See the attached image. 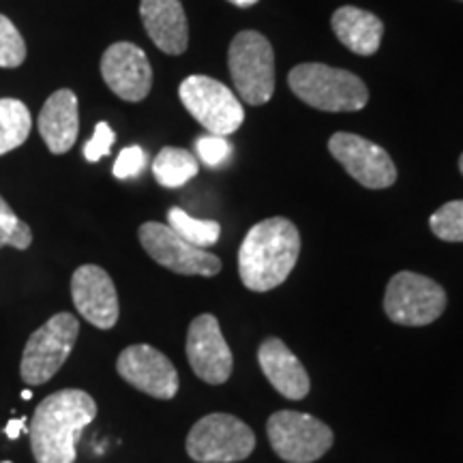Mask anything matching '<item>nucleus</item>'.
Instances as JSON below:
<instances>
[{
	"mask_svg": "<svg viewBox=\"0 0 463 463\" xmlns=\"http://www.w3.org/2000/svg\"><path fill=\"white\" fill-rule=\"evenodd\" d=\"M97 403L86 391L65 389L43 399L31 420V449L37 463H73L78 439L95 420Z\"/></svg>",
	"mask_w": 463,
	"mask_h": 463,
	"instance_id": "1",
	"label": "nucleus"
},
{
	"mask_svg": "<svg viewBox=\"0 0 463 463\" xmlns=\"http://www.w3.org/2000/svg\"><path fill=\"white\" fill-rule=\"evenodd\" d=\"M300 234L289 219L270 217L247 232L239 251V275L251 292H270L298 262Z\"/></svg>",
	"mask_w": 463,
	"mask_h": 463,
	"instance_id": "2",
	"label": "nucleus"
},
{
	"mask_svg": "<svg viewBox=\"0 0 463 463\" xmlns=\"http://www.w3.org/2000/svg\"><path fill=\"white\" fill-rule=\"evenodd\" d=\"M288 84L300 101L322 112H358L369 101L367 86L358 75L320 62L297 65Z\"/></svg>",
	"mask_w": 463,
	"mask_h": 463,
	"instance_id": "3",
	"label": "nucleus"
},
{
	"mask_svg": "<svg viewBox=\"0 0 463 463\" xmlns=\"http://www.w3.org/2000/svg\"><path fill=\"white\" fill-rule=\"evenodd\" d=\"M236 92L249 106H264L275 92V52L262 33L242 31L232 39L228 54Z\"/></svg>",
	"mask_w": 463,
	"mask_h": 463,
	"instance_id": "4",
	"label": "nucleus"
},
{
	"mask_svg": "<svg viewBox=\"0 0 463 463\" xmlns=\"http://www.w3.org/2000/svg\"><path fill=\"white\" fill-rule=\"evenodd\" d=\"M78 335L80 322L73 314L62 311V314L52 316L26 341L20 364L22 380L28 386H39L54 378L73 352Z\"/></svg>",
	"mask_w": 463,
	"mask_h": 463,
	"instance_id": "5",
	"label": "nucleus"
},
{
	"mask_svg": "<svg viewBox=\"0 0 463 463\" xmlns=\"http://www.w3.org/2000/svg\"><path fill=\"white\" fill-rule=\"evenodd\" d=\"M256 449V433L241 419L215 412L200 419L187 436V455L198 463H236Z\"/></svg>",
	"mask_w": 463,
	"mask_h": 463,
	"instance_id": "6",
	"label": "nucleus"
},
{
	"mask_svg": "<svg viewBox=\"0 0 463 463\" xmlns=\"http://www.w3.org/2000/svg\"><path fill=\"white\" fill-rule=\"evenodd\" d=\"M449 305L447 289L430 277L402 270L386 286L384 311L402 326H427L444 314Z\"/></svg>",
	"mask_w": 463,
	"mask_h": 463,
	"instance_id": "7",
	"label": "nucleus"
},
{
	"mask_svg": "<svg viewBox=\"0 0 463 463\" xmlns=\"http://www.w3.org/2000/svg\"><path fill=\"white\" fill-rule=\"evenodd\" d=\"M269 442L288 463H314L331 450L333 430L316 416L279 410L266 422Z\"/></svg>",
	"mask_w": 463,
	"mask_h": 463,
	"instance_id": "8",
	"label": "nucleus"
},
{
	"mask_svg": "<svg viewBox=\"0 0 463 463\" xmlns=\"http://www.w3.org/2000/svg\"><path fill=\"white\" fill-rule=\"evenodd\" d=\"M178 95L187 112L213 136H230L245 120V109L239 97L208 75L184 78Z\"/></svg>",
	"mask_w": 463,
	"mask_h": 463,
	"instance_id": "9",
	"label": "nucleus"
},
{
	"mask_svg": "<svg viewBox=\"0 0 463 463\" xmlns=\"http://www.w3.org/2000/svg\"><path fill=\"white\" fill-rule=\"evenodd\" d=\"M137 234H140V242L148 256L157 264L170 269L172 273L215 277L222 270V260L206 249L194 247L181 239L170 225L146 222L142 223Z\"/></svg>",
	"mask_w": 463,
	"mask_h": 463,
	"instance_id": "10",
	"label": "nucleus"
},
{
	"mask_svg": "<svg viewBox=\"0 0 463 463\" xmlns=\"http://www.w3.org/2000/svg\"><path fill=\"white\" fill-rule=\"evenodd\" d=\"M328 150L345 172L367 189H386L397 181V167L384 148L356 133L339 131L328 140Z\"/></svg>",
	"mask_w": 463,
	"mask_h": 463,
	"instance_id": "11",
	"label": "nucleus"
},
{
	"mask_svg": "<svg viewBox=\"0 0 463 463\" xmlns=\"http://www.w3.org/2000/svg\"><path fill=\"white\" fill-rule=\"evenodd\" d=\"M116 372L133 389L146 392L155 399H174L178 392V372L170 358L157 347L136 344L125 347L116 361Z\"/></svg>",
	"mask_w": 463,
	"mask_h": 463,
	"instance_id": "12",
	"label": "nucleus"
},
{
	"mask_svg": "<svg viewBox=\"0 0 463 463\" xmlns=\"http://www.w3.org/2000/svg\"><path fill=\"white\" fill-rule=\"evenodd\" d=\"M187 358L194 373L206 384L219 386L228 382L234 361L215 316L202 314L189 324Z\"/></svg>",
	"mask_w": 463,
	"mask_h": 463,
	"instance_id": "13",
	"label": "nucleus"
},
{
	"mask_svg": "<svg viewBox=\"0 0 463 463\" xmlns=\"http://www.w3.org/2000/svg\"><path fill=\"white\" fill-rule=\"evenodd\" d=\"M101 75L108 89L125 101L146 99L153 86L148 56L137 45L120 42L109 45L101 58Z\"/></svg>",
	"mask_w": 463,
	"mask_h": 463,
	"instance_id": "14",
	"label": "nucleus"
},
{
	"mask_svg": "<svg viewBox=\"0 0 463 463\" xmlns=\"http://www.w3.org/2000/svg\"><path fill=\"white\" fill-rule=\"evenodd\" d=\"M71 297L75 309L92 326L109 331L118 322V294L116 286L101 266L84 264L71 277Z\"/></svg>",
	"mask_w": 463,
	"mask_h": 463,
	"instance_id": "15",
	"label": "nucleus"
},
{
	"mask_svg": "<svg viewBox=\"0 0 463 463\" xmlns=\"http://www.w3.org/2000/svg\"><path fill=\"white\" fill-rule=\"evenodd\" d=\"M258 363L279 395L292 399V402H300V399L309 395L311 382L307 369L279 337H269L262 341L258 350Z\"/></svg>",
	"mask_w": 463,
	"mask_h": 463,
	"instance_id": "16",
	"label": "nucleus"
},
{
	"mask_svg": "<svg viewBox=\"0 0 463 463\" xmlns=\"http://www.w3.org/2000/svg\"><path fill=\"white\" fill-rule=\"evenodd\" d=\"M140 15L150 42L170 56H181L189 45V24L181 0H142Z\"/></svg>",
	"mask_w": 463,
	"mask_h": 463,
	"instance_id": "17",
	"label": "nucleus"
},
{
	"mask_svg": "<svg viewBox=\"0 0 463 463\" xmlns=\"http://www.w3.org/2000/svg\"><path fill=\"white\" fill-rule=\"evenodd\" d=\"M39 133L50 153L65 155L73 148L80 131L78 97L73 90L61 89L48 97L39 114Z\"/></svg>",
	"mask_w": 463,
	"mask_h": 463,
	"instance_id": "18",
	"label": "nucleus"
},
{
	"mask_svg": "<svg viewBox=\"0 0 463 463\" xmlns=\"http://www.w3.org/2000/svg\"><path fill=\"white\" fill-rule=\"evenodd\" d=\"M333 31L347 50L361 56L378 52L384 34V24L378 15L358 7H341L333 14Z\"/></svg>",
	"mask_w": 463,
	"mask_h": 463,
	"instance_id": "19",
	"label": "nucleus"
},
{
	"mask_svg": "<svg viewBox=\"0 0 463 463\" xmlns=\"http://www.w3.org/2000/svg\"><path fill=\"white\" fill-rule=\"evenodd\" d=\"M198 170L200 165L195 155L176 146L161 148L153 164L155 181L167 189H178L187 184L191 178L198 176Z\"/></svg>",
	"mask_w": 463,
	"mask_h": 463,
	"instance_id": "20",
	"label": "nucleus"
},
{
	"mask_svg": "<svg viewBox=\"0 0 463 463\" xmlns=\"http://www.w3.org/2000/svg\"><path fill=\"white\" fill-rule=\"evenodd\" d=\"M33 129V116L26 103L0 99V157L22 146Z\"/></svg>",
	"mask_w": 463,
	"mask_h": 463,
	"instance_id": "21",
	"label": "nucleus"
},
{
	"mask_svg": "<svg viewBox=\"0 0 463 463\" xmlns=\"http://www.w3.org/2000/svg\"><path fill=\"white\" fill-rule=\"evenodd\" d=\"M167 225L176 232L181 239L191 242L194 247L208 249L213 247L222 236V225L211 219H195L183 208H170L167 211Z\"/></svg>",
	"mask_w": 463,
	"mask_h": 463,
	"instance_id": "22",
	"label": "nucleus"
},
{
	"mask_svg": "<svg viewBox=\"0 0 463 463\" xmlns=\"http://www.w3.org/2000/svg\"><path fill=\"white\" fill-rule=\"evenodd\" d=\"M430 228L439 241L463 242V200L439 206L430 219Z\"/></svg>",
	"mask_w": 463,
	"mask_h": 463,
	"instance_id": "23",
	"label": "nucleus"
},
{
	"mask_svg": "<svg viewBox=\"0 0 463 463\" xmlns=\"http://www.w3.org/2000/svg\"><path fill=\"white\" fill-rule=\"evenodd\" d=\"M26 61V43L7 15H0V67L14 69Z\"/></svg>",
	"mask_w": 463,
	"mask_h": 463,
	"instance_id": "24",
	"label": "nucleus"
},
{
	"mask_svg": "<svg viewBox=\"0 0 463 463\" xmlns=\"http://www.w3.org/2000/svg\"><path fill=\"white\" fill-rule=\"evenodd\" d=\"M230 153L232 146L223 136H213V133H208V136L198 137V142H195V155H198L202 164H206L208 167H219L225 164Z\"/></svg>",
	"mask_w": 463,
	"mask_h": 463,
	"instance_id": "25",
	"label": "nucleus"
},
{
	"mask_svg": "<svg viewBox=\"0 0 463 463\" xmlns=\"http://www.w3.org/2000/svg\"><path fill=\"white\" fill-rule=\"evenodd\" d=\"M144 165H146V153L140 146H127L120 150L118 159H116L114 176L118 181H129L144 170Z\"/></svg>",
	"mask_w": 463,
	"mask_h": 463,
	"instance_id": "26",
	"label": "nucleus"
},
{
	"mask_svg": "<svg viewBox=\"0 0 463 463\" xmlns=\"http://www.w3.org/2000/svg\"><path fill=\"white\" fill-rule=\"evenodd\" d=\"M114 140H116V136H114L112 127H109L108 123H97L95 133H92V137L86 142V146H84L86 161L97 164V161L106 157V155H109V150H112V146H114Z\"/></svg>",
	"mask_w": 463,
	"mask_h": 463,
	"instance_id": "27",
	"label": "nucleus"
},
{
	"mask_svg": "<svg viewBox=\"0 0 463 463\" xmlns=\"http://www.w3.org/2000/svg\"><path fill=\"white\" fill-rule=\"evenodd\" d=\"M33 242V230L22 222V219H15L11 223H0V249L3 247H14L24 251V249L31 247Z\"/></svg>",
	"mask_w": 463,
	"mask_h": 463,
	"instance_id": "28",
	"label": "nucleus"
},
{
	"mask_svg": "<svg viewBox=\"0 0 463 463\" xmlns=\"http://www.w3.org/2000/svg\"><path fill=\"white\" fill-rule=\"evenodd\" d=\"M22 431H28L26 430V419H20V420H9L7 422V430H5V433H7L9 439H17V436H20Z\"/></svg>",
	"mask_w": 463,
	"mask_h": 463,
	"instance_id": "29",
	"label": "nucleus"
},
{
	"mask_svg": "<svg viewBox=\"0 0 463 463\" xmlns=\"http://www.w3.org/2000/svg\"><path fill=\"white\" fill-rule=\"evenodd\" d=\"M17 215L14 213V208H11L7 202H5L3 195H0V223H11L15 222Z\"/></svg>",
	"mask_w": 463,
	"mask_h": 463,
	"instance_id": "30",
	"label": "nucleus"
},
{
	"mask_svg": "<svg viewBox=\"0 0 463 463\" xmlns=\"http://www.w3.org/2000/svg\"><path fill=\"white\" fill-rule=\"evenodd\" d=\"M228 3L236 5V7H241V9H247V7H253V5H256L258 0H228Z\"/></svg>",
	"mask_w": 463,
	"mask_h": 463,
	"instance_id": "31",
	"label": "nucleus"
},
{
	"mask_svg": "<svg viewBox=\"0 0 463 463\" xmlns=\"http://www.w3.org/2000/svg\"><path fill=\"white\" fill-rule=\"evenodd\" d=\"M22 397H24V399H26V402H28V399H31V391H28V389H26L24 392H22Z\"/></svg>",
	"mask_w": 463,
	"mask_h": 463,
	"instance_id": "32",
	"label": "nucleus"
},
{
	"mask_svg": "<svg viewBox=\"0 0 463 463\" xmlns=\"http://www.w3.org/2000/svg\"><path fill=\"white\" fill-rule=\"evenodd\" d=\"M459 170H461V174H463V153H461V157H459Z\"/></svg>",
	"mask_w": 463,
	"mask_h": 463,
	"instance_id": "33",
	"label": "nucleus"
},
{
	"mask_svg": "<svg viewBox=\"0 0 463 463\" xmlns=\"http://www.w3.org/2000/svg\"><path fill=\"white\" fill-rule=\"evenodd\" d=\"M3 463H11V461H3Z\"/></svg>",
	"mask_w": 463,
	"mask_h": 463,
	"instance_id": "34",
	"label": "nucleus"
},
{
	"mask_svg": "<svg viewBox=\"0 0 463 463\" xmlns=\"http://www.w3.org/2000/svg\"><path fill=\"white\" fill-rule=\"evenodd\" d=\"M461 3H463V0H461Z\"/></svg>",
	"mask_w": 463,
	"mask_h": 463,
	"instance_id": "35",
	"label": "nucleus"
}]
</instances>
